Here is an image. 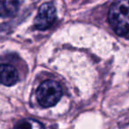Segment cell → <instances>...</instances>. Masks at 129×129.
Instances as JSON below:
<instances>
[{"label": "cell", "instance_id": "6", "mask_svg": "<svg viewBox=\"0 0 129 129\" xmlns=\"http://www.w3.org/2000/svg\"><path fill=\"white\" fill-rule=\"evenodd\" d=\"M14 129H43V125L39 121L33 118H26L20 120Z\"/></svg>", "mask_w": 129, "mask_h": 129}, {"label": "cell", "instance_id": "5", "mask_svg": "<svg viewBox=\"0 0 129 129\" xmlns=\"http://www.w3.org/2000/svg\"><path fill=\"white\" fill-rule=\"evenodd\" d=\"M19 0H0V16L12 17L19 10Z\"/></svg>", "mask_w": 129, "mask_h": 129}, {"label": "cell", "instance_id": "1", "mask_svg": "<svg viewBox=\"0 0 129 129\" xmlns=\"http://www.w3.org/2000/svg\"><path fill=\"white\" fill-rule=\"evenodd\" d=\"M109 22L119 36H129V0H117L109 11Z\"/></svg>", "mask_w": 129, "mask_h": 129}, {"label": "cell", "instance_id": "4", "mask_svg": "<svg viewBox=\"0 0 129 129\" xmlns=\"http://www.w3.org/2000/svg\"><path fill=\"white\" fill-rule=\"evenodd\" d=\"M19 81V74L11 64H0V83L5 86H13Z\"/></svg>", "mask_w": 129, "mask_h": 129}, {"label": "cell", "instance_id": "3", "mask_svg": "<svg viewBox=\"0 0 129 129\" xmlns=\"http://www.w3.org/2000/svg\"><path fill=\"white\" fill-rule=\"evenodd\" d=\"M57 19L56 8L51 4H44L40 7L35 19V27L40 30H44L53 25Z\"/></svg>", "mask_w": 129, "mask_h": 129}, {"label": "cell", "instance_id": "2", "mask_svg": "<svg viewBox=\"0 0 129 129\" xmlns=\"http://www.w3.org/2000/svg\"><path fill=\"white\" fill-rule=\"evenodd\" d=\"M62 96V88L55 81H45L36 91V98L41 106L44 108L54 106Z\"/></svg>", "mask_w": 129, "mask_h": 129}]
</instances>
